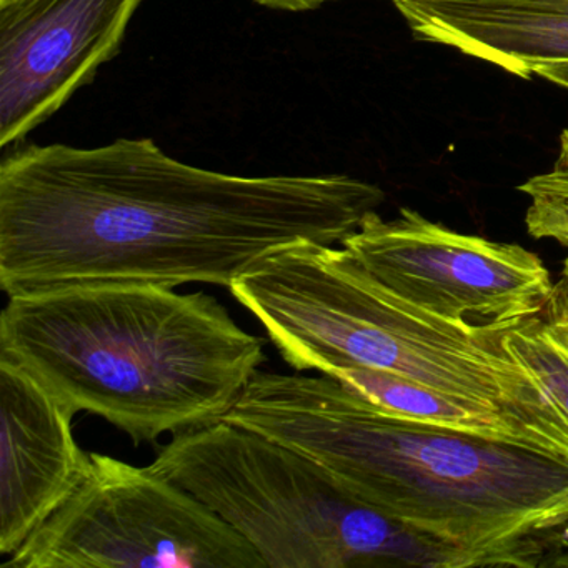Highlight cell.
<instances>
[{"instance_id": "obj_15", "label": "cell", "mask_w": 568, "mask_h": 568, "mask_svg": "<svg viewBox=\"0 0 568 568\" xmlns=\"http://www.w3.org/2000/svg\"><path fill=\"white\" fill-rule=\"evenodd\" d=\"M254 2L275 11L305 12L314 11L327 2H338V0H254Z\"/></svg>"}, {"instance_id": "obj_8", "label": "cell", "mask_w": 568, "mask_h": 568, "mask_svg": "<svg viewBox=\"0 0 568 568\" xmlns=\"http://www.w3.org/2000/svg\"><path fill=\"white\" fill-rule=\"evenodd\" d=\"M142 0L0 4V148L24 141L119 54Z\"/></svg>"}, {"instance_id": "obj_16", "label": "cell", "mask_w": 568, "mask_h": 568, "mask_svg": "<svg viewBox=\"0 0 568 568\" xmlns=\"http://www.w3.org/2000/svg\"><path fill=\"white\" fill-rule=\"evenodd\" d=\"M537 75L568 89V62H554L537 69Z\"/></svg>"}, {"instance_id": "obj_7", "label": "cell", "mask_w": 568, "mask_h": 568, "mask_svg": "<svg viewBox=\"0 0 568 568\" xmlns=\"http://www.w3.org/2000/svg\"><path fill=\"white\" fill-rule=\"evenodd\" d=\"M341 245L392 294L458 324L508 331L545 314L557 295L534 252L460 234L412 209L390 221L372 212Z\"/></svg>"}, {"instance_id": "obj_4", "label": "cell", "mask_w": 568, "mask_h": 568, "mask_svg": "<svg viewBox=\"0 0 568 568\" xmlns=\"http://www.w3.org/2000/svg\"><path fill=\"white\" fill-rule=\"evenodd\" d=\"M297 372H387L487 408L541 452L568 460V418L507 351L505 331L428 314L375 281L345 247L305 242L231 285Z\"/></svg>"}, {"instance_id": "obj_10", "label": "cell", "mask_w": 568, "mask_h": 568, "mask_svg": "<svg viewBox=\"0 0 568 568\" xmlns=\"http://www.w3.org/2000/svg\"><path fill=\"white\" fill-rule=\"evenodd\" d=\"M418 41L457 49L521 79L568 62V0H392Z\"/></svg>"}, {"instance_id": "obj_9", "label": "cell", "mask_w": 568, "mask_h": 568, "mask_svg": "<svg viewBox=\"0 0 568 568\" xmlns=\"http://www.w3.org/2000/svg\"><path fill=\"white\" fill-rule=\"evenodd\" d=\"M74 415L28 368L0 354V555L21 548L88 478L92 458L75 442Z\"/></svg>"}, {"instance_id": "obj_17", "label": "cell", "mask_w": 568, "mask_h": 568, "mask_svg": "<svg viewBox=\"0 0 568 568\" xmlns=\"http://www.w3.org/2000/svg\"><path fill=\"white\" fill-rule=\"evenodd\" d=\"M4 2H8V0H0V4H4Z\"/></svg>"}, {"instance_id": "obj_6", "label": "cell", "mask_w": 568, "mask_h": 568, "mask_svg": "<svg viewBox=\"0 0 568 568\" xmlns=\"http://www.w3.org/2000/svg\"><path fill=\"white\" fill-rule=\"evenodd\" d=\"M91 458L84 484L2 568H267L191 491L151 467Z\"/></svg>"}, {"instance_id": "obj_14", "label": "cell", "mask_w": 568, "mask_h": 568, "mask_svg": "<svg viewBox=\"0 0 568 568\" xmlns=\"http://www.w3.org/2000/svg\"><path fill=\"white\" fill-rule=\"evenodd\" d=\"M545 321H547L548 327L568 342V297L564 291H557L551 304L548 305L547 311L544 314Z\"/></svg>"}, {"instance_id": "obj_13", "label": "cell", "mask_w": 568, "mask_h": 568, "mask_svg": "<svg viewBox=\"0 0 568 568\" xmlns=\"http://www.w3.org/2000/svg\"><path fill=\"white\" fill-rule=\"evenodd\" d=\"M504 345L550 392L568 418V344L548 327L544 314L505 331Z\"/></svg>"}, {"instance_id": "obj_1", "label": "cell", "mask_w": 568, "mask_h": 568, "mask_svg": "<svg viewBox=\"0 0 568 568\" xmlns=\"http://www.w3.org/2000/svg\"><path fill=\"white\" fill-rule=\"evenodd\" d=\"M351 175L221 174L151 139L26 145L0 162V287H179L234 281L272 255L341 245L384 202Z\"/></svg>"}, {"instance_id": "obj_3", "label": "cell", "mask_w": 568, "mask_h": 568, "mask_svg": "<svg viewBox=\"0 0 568 568\" xmlns=\"http://www.w3.org/2000/svg\"><path fill=\"white\" fill-rule=\"evenodd\" d=\"M0 354L135 444L222 420L267 361L217 298L152 284L9 295Z\"/></svg>"}, {"instance_id": "obj_5", "label": "cell", "mask_w": 568, "mask_h": 568, "mask_svg": "<svg viewBox=\"0 0 568 568\" xmlns=\"http://www.w3.org/2000/svg\"><path fill=\"white\" fill-rule=\"evenodd\" d=\"M149 467L247 538L268 568H464L454 548L367 507L301 452L231 422L174 435Z\"/></svg>"}, {"instance_id": "obj_2", "label": "cell", "mask_w": 568, "mask_h": 568, "mask_svg": "<svg viewBox=\"0 0 568 568\" xmlns=\"http://www.w3.org/2000/svg\"><path fill=\"white\" fill-rule=\"evenodd\" d=\"M222 420L317 462L465 567L567 565V458L400 417L327 375L258 371Z\"/></svg>"}, {"instance_id": "obj_11", "label": "cell", "mask_w": 568, "mask_h": 568, "mask_svg": "<svg viewBox=\"0 0 568 568\" xmlns=\"http://www.w3.org/2000/svg\"><path fill=\"white\" fill-rule=\"evenodd\" d=\"M327 377L335 378L372 404L400 417L437 425L448 430L518 442V444L537 448L528 440L527 435L510 424L507 418L487 408L432 390L425 385L405 381L397 375L372 371V368L344 367L331 372Z\"/></svg>"}, {"instance_id": "obj_12", "label": "cell", "mask_w": 568, "mask_h": 568, "mask_svg": "<svg viewBox=\"0 0 568 568\" xmlns=\"http://www.w3.org/2000/svg\"><path fill=\"white\" fill-rule=\"evenodd\" d=\"M527 195V232L538 241H554L567 251L561 265V291L568 297V129L560 135V151L554 168L518 185Z\"/></svg>"}]
</instances>
